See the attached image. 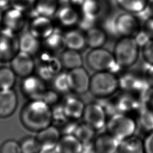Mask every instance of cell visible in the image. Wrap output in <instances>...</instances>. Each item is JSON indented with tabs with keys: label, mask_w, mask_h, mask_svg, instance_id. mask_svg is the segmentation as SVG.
Listing matches in <instances>:
<instances>
[{
	"label": "cell",
	"mask_w": 153,
	"mask_h": 153,
	"mask_svg": "<svg viewBox=\"0 0 153 153\" xmlns=\"http://www.w3.org/2000/svg\"><path fill=\"white\" fill-rule=\"evenodd\" d=\"M87 68L91 71H110L114 74L120 69L117 65L112 52L103 47L90 49L84 58Z\"/></svg>",
	"instance_id": "cell-4"
},
{
	"label": "cell",
	"mask_w": 153,
	"mask_h": 153,
	"mask_svg": "<svg viewBox=\"0 0 153 153\" xmlns=\"http://www.w3.org/2000/svg\"><path fill=\"white\" fill-rule=\"evenodd\" d=\"M143 103L145 104V108L153 111V87H149L146 91Z\"/></svg>",
	"instance_id": "cell-42"
},
{
	"label": "cell",
	"mask_w": 153,
	"mask_h": 153,
	"mask_svg": "<svg viewBox=\"0 0 153 153\" xmlns=\"http://www.w3.org/2000/svg\"><path fill=\"white\" fill-rule=\"evenodd\" d=\"M87 47L90 49L103 47L108 40L107 32L104 29L93 26L85 33Z\"/></svg>",
	"instance_id": "cell-23"
},
{
	"label": "cell",
	"mask_w": 153,
	"mask_h": 153,
	"mask_svg": "<svg viewBox=\"0 0 153 153\" xmlns=\"http://www.w3.org/2000/svg\"><path fill=\"white\" fill-rule=\"evenodd\" d=\"M140 56L146 65H153V39H149L140 47Z\"/></svg>",
	"instance_id": "cell-35"
},
{
	"label": "cell",
	"mask_w": 153,
	"mask_h": 153,
	"mask_svg": "<svg viewBox=\"0 0 153 153\" xmlns=\"http://www.w3.org/2000/svg\"><path fill=\"white\" fill-rule=\"evenodd\" d=\"M42 48L57 56L66 48L63 33L57 27L51 34L42 41Z\"/></svg>",
	"instance_id": "cell-19"
},
{
	"label": "cell",
	"mask_w": 153,
	"mask_h": 153,
	"mask_svg": "<svg viewBox=\"0 0 153 153\" xmlns=\"http://www.w3.org/2000/svg\"><path fill=\"white\" fill-rule=\"evenodd\" d=\"M134 38L135 39L136 41L140 46V47L143 45L146 42H148L150 39L146 35V34L142 29L134 36Z\"/></svg>",
	"instance_id": "cell-45"
},
{
	"label": "cell",
	"mask_w": 153,
	"mask_h": 153,
	"mask_svg": "<svg viewBox=\"0 0 153 153\" xmlns=\"http://www.w3.org/2000/svg\"><path fill=\"white\" fill-rule=\"evenodd\" d=\"M22 153H39L41 147L35 137L27 136L19 142Z\"/></svg>",
	"instance_id": "cell-34"
},
{
	"label": "cell",
	"mask_w": 153,
	"mask_h": 153,
	"mask_svg": "<svg viewBox=\"0 0 153 153\" xmlns=\"http://www.w3.org/2000/svg\"><path fill=\"white\" fill-rule=\"evenodd\" d=\"M27 27V30L41 41L51 34L56 27L53 19L41 16L29 20Z\"/></svg>",
	"instance_id": "cell-13"
},
{
	"label": "cell",
	"mask_w": 153,
	"mask_h": 153,
	"mask_svg": "<svg viewBox=\"0 0 153 153\" xmlns=\"http://www.w3.org/2000/svg\"><path fill=\"white\" fill-rule=\"evenodd\" d=\"M60 5H70L72 0H57Z\"/></svg>",
	"instance_id": "cell-48"
},
{
	"label": "cell",
	"mask_w": 153,
	"mask_h": 153,
	"mask_svg": "<svg viewBox=\"0 0 153 153\" xmlns=\"http://www.w3.org/2000/svg\"><path fill=\"white\" fill-rule=\"evenodd\" d=\"M145 153H153V131L148 133L143 140Z\"/></svg>",
	"instance_id": "cell-43"
},
{
	"label": "cell",
	"mask_w": 153,
	"mask_h": 153,
	"mask_svg": "<svg viewBox=\"0 0 153 153\" xmlns=\"http://www.w3.org/2000/svg\"><path fill=\"white\" fill-rule=\"evenodd\" d=\"M83 17L94 20L99 13V6L95 0H84L81 6Z\"/></svg>",
	"instance_id": "cell-33"
},
{
	"label": "cell",
	"mask_w": 153,
	"mask_h": 153,
	"mask_svg": "<svg viewBox=\"0 0 153 153\" xmlns=\"http://www.w3.org/2000/svg\"><path fill=\"white\" fill-rule=\"evenodd\" d=\"M60 94L53 88L47 89L41 100L50 107L60 103Z\"/></svg>",
	"instance_id": "cell-37"
},
{
	"label": "cell",
	"mask_w": 153,
	"mask_h": 153,
	"mask_svg": "<svg viewBox=\"0 0 153 153\" xmlns=\"http://www.w3.org/2000/svg\"><path fill=\"white\" fill-rule=\"evenodd\" d=\"M62 103L65 114L69 119L77 120L82 118L85 106L82 100L75 96H69Z\"/></svg>",
	"instance_id": "cell-21"
},
{
	"label": "cell",
	"mask_w": 153,
	"mask_h": 153,
	"mask_svg": "<svg viewBox=\"0 0 153 153\" xmlns=\"http://www.w3.org/2000/svg\"><path fill=\"white\" fill-rule=\"evenodd\" d=\"M20 120L26 129L38 132L51 125V109L42 100H29L22 107Z\"/></svg>",
	"instance_id": "cell-1"
},
{
	"label": "cell",
	"mask_w": 153,
	"mask_h": 153,
	"mask_svg": "<svg viewBox=\"0 0 153 153\" xmlns=\"http://www.w3.org/2000/svg\"><path fill=\"white\" fill-rule=\"evenodd\" d=\"M105 127L107 133L121 141L134 134L137 124L128 114L117 113L107 120Z\"/></svg>",
	"instance_id": "cell-6"
},
{
	"label": "cell",
	"mask_w": 153,
	"mask_h": 153,
	"mask_svg": "<svg viewBox=\"0 0 153 153\" xmlns=\"http://www.w3.org/2000/svg\"><path fill=\"white\" fill-rule=\"evenodd\" d=\"M19 51L35 57L42 48V41L33 35L28 30L18 35Z\"/></svg>",
	"instance_id": "cell-16"
},
{
	"label": "cell",
	"mask_w": 153,
	"mask_h": 153,
	"mask_svg": "<svg viewBox=\"0 0 153 153\" xmlns=\"http://www.w3.org/2000/svg\"><path fill=\"white\" fill-rule=\"evenodd\" d=\"M62 68L67 71L82 66L84 59L80 51L66 48L59 55Z\"/></svg>",
	"instance_id": "cell-22"
},
{
	"label": "cell",
	"mask_w": 153,
	"mask_h": 153,
	"mask_svg": "<svg viewBox=\"0 0 153 153\" xmlns=\"http://www.w3.org/2000/svg\"><path fill=\"white\" fill-rule=\"evenodd\" d=\"M36 1V0H10V7L25 13L33 7Z\"/></svg>",
	"instance_id": "cell-39"
},
{
	"label": "cell",
	"mask_w": 153,
	"mask_h": 153,
	"mask_svg": "<svg viewBox=\"0 0 153 153\" xmlns=\"http://www.w3.org/2000/svg\"><path fill=\"white\" fill-rule=\"evenodd\" d=\"M144 79L149 87H153V65H146L145 68Z\"/></svg>",
	"instance_id": "cell-44"
},
{
	"label": "cell",
	"mask_w": 153,
	"mask_h": 153,
	"mask_svg": "<svg viewBox=\"0 0 153 153\" xmlns=\"http://www.w3.org/2000/svg\"><path fill=\"white\" fill-rule=\"evenodd\" d=\"M148 0H115L117 6L124 12L138 14L144 10Z\"/></svg>",
	"instance_id": "cell-28"
},
{
	"label": "cell",
	"mask_w": 153,
	"mask_h": 153,
	"mask_svg": "<svg viewBox=\"0 0 153 153\" xmlns=\"http://www.w3.org/2000/svg\"><path fill=\"white\" fill-rule=\"evenodd\" d=\"M119 142L106 132L96 137L93 143L96 153H117Z\"/></svg>",
	"instance_id": "cell-20"
},
{
	"label": "cell",
	"mask_w": 153,
	"mask_h": 153,
	"mask_svg": "<svg viewBox=\"0 0 153 153\" xmlns=\"http://www.w3.org/2000/svg\"><path fill=\"white\" fill-rule=\"evenodd\" d=\"M112 54L120 69H128L138 61L140 47L134 37H120L114 45Z\"/></svg>",
	"instance_id": "cell-2"
},
{
	"label": "cell",
	"mask_w": 153,
	"mask_h": 153,
	"mask_svg": "<svg viewBox=\"0 0 153 153\" xmlns=\"http://www.w3.org/2000/svg\"><path fill=\"white\" fill-rule=\"evenodd\" d=\"M111 24L109 30L120 37H134L142 28L136 14L124 11L117 14Z\"/></svg>",
	"instance_id": "cell-7"
},
{
	"label": "cell",
	"mask_w": 153,
	"mask_h": 153,
	"mask_svg": "<svg viewBox=\"0 0 153 153\" xmlns=\"http://www.w3.org/2000/svg\"><path fill=\"white\" fill-rule=\"evenodd\" d=\"M0 153H22L19 142L8 139L0 145Z\"/></svg>",
	"instance_id": "cell-36"
},
{
	"label": "cell",
	"mask_w": 153,
	"mask_h": 153,
	"mask_svg": "<svg viewBox=\"0 0 153 153\" xmlns=\"http://www.w3.org/2000/svg\"><path fill=\"white\" fill-rule=\"evenodd\" d=\"M16 76L9 66L0 65V90L13 88L16 83Z\"/></svg>",
	"instance_id": "cell-29"
},
{
	"label": "cell",
	"mask_w": 153,
	"mask_h": 153,
	"mask_svg": "<svg viewBox=\"0 0 153 153\" xmlns=\"http://www.w3.org/2000/svg\"><path fill=\"white\" fill-rule=\"evenodd\" d=\"M71 92L82 94L88 91L90 76L82 66L68 71Z\"/></svg>",
	"instance_id": "cell-14"
},
{
	"label": "cell",
	"mask_w": 153,
	"mask_h": 153,
	"mask_svg": "<svg viewBox=\"0 0 153 153\" xmlns=\"http://www.w3.org/2000/svg\"><path fill=\"white\" fill-rule=\"evenodd\" d=\"M66 48L80 51L87 46L85 33L78 29H69L63 33Z\"/></svg>",
	"instance_id": "cell-25"
},
{
	"label": "cell",
	"mask_w": 153,
	"mask_h": 153,
	"mask_svg": "<svg viewBox=\"0 0 153 153\" xmlns=\"http://www.w3.org/2000/svg\"><path fill=\"white\" fill-rule=\"evenodd\" d=\"M136 124L143 132L148 134L153 131V111L146 108L141 110Z\"/></svg>",
	"instance_id": "cell-32"
},
{
	"label": "cell",
	"mask_w": 153,
	"mask_h": 153,
	"mask_svg": "<svg viewBox=\"0 0 153 153\" xmlns=\"http://www.w3.org/2000/svg\"><path fill=\"white\" fill-rule=\"evenodd\" d=\"M96 131L94 128L83 122L78 124L74 135L82 144H85L94 140Z\"/></svg>",
	"instance_id": "cell-31"
},
{
	"label": "cell",
	"mask_w": 153,
	"mask_h": 153,
	"mask_svg": "<svg viewBox=\"0 0 153 153\" xmlns=\"http://www.w3.org/2000/svg\"><path fill=\"white\" fill-rule=\"evenodd\" d=\"M35 73L44 81H51L53 78L62 71L59 56L42 48L34 57Z\"/></svg>",
	"instance_id": "cell-5"
},
{
	"label": "cell",
	"mask_w": 153,
	"mask_h": 153,
	"mask_svg": "<svg viewBox=\"0 0 153 153\" xmlns=\"http://www.w3.org/2000/svg\"><path fill=\"white\" fill-rule=\"evenodd\" d=\"M17 76L23 78L35 73V62L33 56L19 51L8 63Z\"/></svg>",
	"instance_id": "cell-11"
},
{
	"label": "cell",
	"mask_w": 153,
	"mask_h": 153,
	"mask_svg": "<svg viewBox=\"0 0 153 153\" xmlns=\"http://www.w3.org/2000/svg\"><path fill=\"white\" fill-rule=\"evenodd\" d=\"M19 51L18 35L0 28V65L8 64Z\"/></svg>",
	"instance_id": "cell-9"
},
{
	"label": "cell",
	"mask_w": 153,
	"mask_h": 153,
	"mask_svg": "<svg viewBox=\"0 0 153 153\" xmlns=\"http://www.w3.org/2000/svg\"><path fill=\"white\" fill-rule=\"evenodd\" d=\"M83 122L96 131L105 127L107 120L106 113L103 106L98 103H91L85 106L82 118Z\"/></svg>",
	"instance_id": "cell-12"
},
{
	"label": "cell",
	"mask_w": 153,
	"mask_h": 153,
	"mask_svg": "<svg viewBox=\"0 0 153 153\" xmlns=\"http://www.w3.org/2000/svg\"><path fill=\"white\" fill-rule=\"evenodd\" d=\"M136 16L143 21L148 18L153 17V0H148L144 10Z\"/></svg>",
	"instance_id": "cell-40"
},
{
	"label": "cell",
	"mask_w": 153,
	"mask_h": 153,
	"mask_svg": "<svg viewBox=\"0 0 153 153\" xmlns=\"http://www.w3.org/2000/svg\"><path fill=\"white\" fill-rule=\"evenodd\" d=\"M141 29L150 39H153V17L145 20L142 23Z\"/></svg>",
	"instance_id": "cell-41"
},
{
	"label": "cell",
	"mask_w": 153,
	"mask_h": 153,
	"mask_svg": "<svg viewBox=\"0 0 153 153\" xmlns=\"http://www.w3.org/2000/svg\"><path fill=\"white\" fill-rule=\"evenodd\" d=\"M60 137L61 133L59 130L53 125L36 132L35 136L41 148H55Z\"/></svg>",
	"instance_id": "cell-18"
},
{
	"label": "cell",
	"mask_w": 153,
	"mask_h": 153,
	"mask_svg": "<svg viewBox=\"0 0 153 153\" xmlns=\"http://www.w3.org/2000/svg\"><path fill=\"white\" fill-rule=\"evenodd\" d=\"M52 19H54L55 26L69 28L79 23L80 14L76 8L72 5H60Z\"/></svg>",
	"instance_id": "cell-15"
},
{
	"label": "cell",
	"mask_w": 153,
	"mask_h": 153,
	"mask_svg": "<svg viewBox=\"0 0 153 153\" xmlns=\"http://www.w3.org/2000/svg\"><path fill=\"white\" fill-rule=\"evenodd\" d=\"M10 7V0H0V10L4 11Z\"/></svg>",
	"instance_id": "cell-47"
},
{
	"label": "cell",
	"mask_w": 153,
	"mask_h": 153,
	"mask_svg": "<svg viewBox=\"0 0 153 153\" xmlns=\"http://www.w3.org/2000/svg\"><path fill=\"white\" fill-rule=\"evenodd\" d=\"M27 22L28 19L23 11L10 7L3 11L0 28L19 35L25 30Z\"/></svg>",
	"instance_id": "cell-8"
},
{
	"label": "cell",
	"mask_w": 153,
	"mask_h": 153,
	"mask_svg": "<svg viewBox=\"0 0 153 153\" xmlns=\"http://www.w3.org/2000/svg\"><path fill=\"white\" fill-rule=\"evenodd\" d=\"M17 105V96L13 88L0 90V118H7L12 115Z\"/></svg>",
	"instance_id": "cell-17"
},
{
	"label": "cell",
	"mask_w": 153,
	"mask_h": 153,
	"mask_svg": "<svg viewBox=\"0 0 153 153\" xmlns=\"http://www.w3.org/2000/svg\"><path fill=\"white\" fill-rule=\"evenodd\" d=\"M22 79L20 87L22 94L29 100H41L47 89L46 82L34 74Z\"/></svg>",
	"instance_id": "cell-10"
},
{
	"label": "cell",
	"mask_w": 153,
	"mask_h": 153,
	"mask_svg": "<svg viewBox=\"0 0 153 153\" xmlns=\"http://www.w3.org/2000/svg\"><path fill=\"white\" fill-rule=\"evenodd\" d=\"M81 153H96L93 146V142L85 144H82Z\"/></svg>",
	"instance_id": "cell-46"
},
{
	"label": "cell",
	"mask_w": 153,
	"mask_h": 153,
	"mask_svg": "<svg viewBox=\"0 0 153 153\" xmlns=\"http://www.w3.org/2000/svg\"><path fill=\"white\" fill-rule=\"evenodd\" d=\"M78 125V123H76V120L68 119L57 127L62 135H74Z\"/></svg>",
	"instance_id": "cell-38"
},
{
	"label": "cell",
	"mask_w": 153,
	"mask_h": 153,
	"mask_svg": "<svg viewBox=\"0 0 153 153\" xmlns=\"http://www.w3.org/2000/svg\"><path fill=\"white\" fill-rule=\"evenodd\" d=\"M53 89L60 94L71 92L70 84L68 75V71H61L51 80Z\"/></svg>",
	"instance_id": "cell-30"
},
{
	"label": "cell",
	"mask_w": 153,
	"mask_h": 153,
	"mask_svg": "<svg viewBox=\"0 0 153 153\" xmlns=\"http://www.w3.org/2000/svg\"><path fill=\"white\" fill-rule=\"evenodd\" d=\"M117 153H145L143 140L134 134L119 142Z\"/></svg>",
	"instance_id": "cell-26"
},
{
	"label": "cell",
	"mask_w": 153,
	"mask_h": 153,
	"mask_svg": "<svg viewBox=\"0 0 153 153\" xmlns=\"http://www.w3.org/2000/svg\"><path fill=\"white\" fill-rule=\"evenodd\" d=\"M3 11L2 10H0V27L1 25V22H2V14H3Z\"/></svg>",
	"instance_id": "cell-49"
},
{
	"label": "cell",
	"mask_w": 153,
	"mask_h": 153,
	"mask_svg": "<svg viewBox=\"0 0 153 153\" xmlns=\"http://www.w3.org/2000/svg\"><path fill=\"white\" fill-rule=\"evenodd\" d=\"M119 88V78L112 72H95L90 76L88 91L97 99H106Z\"/></svg>",
	"instance_id": "cell-3"
},
{
	"label": "cell",
	"mask_w": 153,
	"mask_h": 153,
	"mask_svg": "<svg viewBox=\"0 0 153 153\" xmlns=\"http://www.w3.org/2000/svg\"><path fill=\"white\" fill-rule=\"evenodd\" d=\"M82 144L73 134L62 135L55 149L56 153H81Z\"/></svg>",
	"instance_id": "cell-24"
},
{
	"label": "cell",
	"mask_w": 153,
	"mask_h": 153,
	"mask_svg": "<svg viewBox=\"0 0 153 153\" xmlns=\"http://www.w3.org/2000/svg\"><path fill=\"white\" fill-rule=\"evenodd\" d=\"M60 5L57 0H36L33 7L36 16L53 18Z\"/></svg>",
	"instance_id": "cell-27"
}]
</instances>
